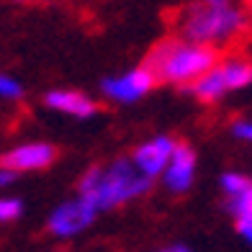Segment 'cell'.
Instances as JSON below:
<instances>
[{"label":"cell","instance_id":"cell-1","mask_svg":"<svg viewBox=\"0 0 252 252\" xmlns=\"http://www.w3.org/2000/svg\"><path fill=\"white\" fill-rule=\"evenodd\" d=\"M150 188L152 180H147L131 165V159H113L106 167L93 165L77 180V196L88 198L98 209V214L139 198Z\"/></svg>","mask_w":252,"mask_h":252},{"label":"cell","instance_id":"cell-2","mask_svg":"<svg viewBox=\"0 0 252 252\" xmlns=\"http://www.w3.org/2000/svg\"><path fill=\"white\" fill-rule=\"evenodd\" d=\"M216 62H219V52L214 47L188 39H167L150 52L144 64L152 70L157 83L190 85L203 72H209Z\"/></svg>","mask_w":252,"mask_h":252},{"label":"cell","instance_id":"cell-3","mask_svg":"<svg viewBox=\"0 0 252 252\" xmlns=\"http://www.w3.org/2000/svg\"><path fill=\"white\" fill-rule=\"evenodd\" d=\"M245 29H247L245 10L232 3H221V5L198 3V5L188 8L186 16L180 18L183 39L206 44V47H214V49L242 36Z\"/></svg>","mask_w":252,"mask_h":252},{"label":"cell","instance_id":"cell-4","mask_svg":"<svg viewBox=\"0 0 252 252\" xmlns=\"http://www.w3.org/2000/svg\"><path fill=\"white\" fill-rule=\"evenodd\" d=\"M95 216H98V209L93 203L83 196H75L70 201L60 203L57 209H52L47 219V229L57 239H72L77 234H83L95 221Z\"/></svg>","mask_w":252,"mask_h":252},{"label":"cell","instance_id":"cell-5","mask_svg":"<svg viewBox=\"0 0 252 252\" xmlns=\"http://www.w3.org/2000/svg\"><path fill=\"white\" fill-rule=\"evenodd\" d=\"M157 85V80L152 75V70L147 64L131 67L129 72L116 75V77H106L100 83L103 95L113 103H136L144 95H150V90Z\"/></svg>","mask_w":252,"mask_h":252},{"label":"cell","instance_id":"cell-6","mask_svg":"<svg viewBox=\"0 0 252 252\" xmlns=\"http://www.w3.org/2000/svg\"><path fill=\"white\" fill-rule=\"evenodd\" d=\"M57 150L47 142H24L18 147H10L8 152L0 155V167L10 170V173H33V170H44L54 162Z\"/></svg>","mask_w":252,"mask_h":252},{"label":"cell","instance_id":"cell-7","mask_svg":"<svg viewBox=\"0 0 252 252\" xmlns=\"http://www.w3.org/2000/svg\"><path fill=\"white\" fill-rule=\"evenodd\" d=\"M196 167H198L196 150H193L190 144L175 142V150H173V155H170L159 180H162V186L170 193H188L193 180H196Z\"/></svg>","mask_w":252,"mask_h":252},{"label":"cell","instance_id":"cell-8","mask_svg":"<svg viewBox=\"0 0 252 252\" xmlns=\"http://www.w3.org/2000/svg\"><path fill=\"white\" fill-rule=\"evenodd\" d=\"M175 150V139L167 134H157L152 136V139H147L144 144L136 147V152L131 157V165L139 170V173L147 178V180H157L159 175H162V170L167 165L170 155H173Z\"/></svg>","mask_w":252,"mask_h":252},{"label":"cell","instance_id":"cell-9","mask_svg":"<svg viewBox=\"0 0 252 252\" xmlns=\"http://www.w3.org/2000/svg\"><path fill=\"white\" fill-rule=\"evenodd\" d=\"M44 103L47 108L57 111V113H64V116H72V119H93L95 116V100L88 98L85 93H77V90H49L44 95Z\"/></svg>","mask_w":252,"mask_h":252},{"label":"cell","instance_id":"cell-10","mask_svg":"<svg viewBox=\"0 0 252 252\" xmlns=\"http://www.w3.org/2000/svg\"><path fill=\"white\" fill-rule=\"evenodd\" d=\"M188 88H190V93L203 103H216L229 93L224 77H221V70H219V62H216L209 72H203L198 80H193Z\"/></svg>","mask_w":252,"mask_h":252},{"label":"cell","instance_id":"cell-11","mask_svg":"<svg viewBox=\"0 0 252 252\" xmlns=\"http://www.w3.org/2000/svg\"><path fill=\"white\" fill-rule=\"evenodd\" d=\"M219 70H221V77H224L229 93L245 90L252 83V64L242 60V57H229V60L219 62Z\"/></svg>","mask_w":252,"mask_h":252},{"label":"cell","instance_id":"cell-12","mask_svg":"<svg viewBox=\"0 0 252 252\" xmlns=\"http://www.w3.org/2000/svg\"><path fill=\"white\" fill-rule=\"evenodd\" d=\"M219 186L221 190L226 193V198H232V196H242V193H252V180L242 173H224L221 180H219Z\"/></svg>","mask_w":252,"mask_h":252},{"label":"cell","instance_id":"cell-13","mask_svg":"<svg viewBox=\"0 0 252 252\" xmlns=\"http://www.w3.org/2000/svg\"><path fill=\"white\" fill-rule=\"evenodd\" d=\"M24 216V201L13 196H0V224H10Z\"/></svg>","mask_w":252,"mask_h":252},{"label":"cell","instance_id":"cell-14","mask_svg":"<svg viewBox=\"0 0 252 252\" xmlns=\"http://www.w3.org/2000/svg\"><path fill=\"white\" fill-rule=\"evenodd\" d=\"M226 211L232 214L234 219H245V216H252V193H242V196L226 198Z\"/></svg>","mask_w":252,"mask_h":252},{"label":"cell","instance_id":"cell-15","mask_svg":"<svg viewBox=\"0 0 252 252\" xmlns=\"http://www.w3.org/2000/svg\"><path fill=\"white\" fill-rule=\"evenodd\" d=\"M0 98L3 100H21L24 98V85L13 75L0 72Z\"/></svg>","mask_w":252,"mask_h":252},{"label":"cell","instance_id":"cell-16","mask_svg":"<svg viewBox=\"0 0 252 252\" xmlns=\"http://www.w3.org/2000/svg\"><path fill=\"white\" fill-rule=\"evenodd\" d=\"M232 136L239 142H250L252 139V121L250 119H237L232 124Z\"/></svg>","mask_w":252,"mask_h":252},{"label":"cell","instance_id":"cell-17","mask_svg":"<svg viewBox=\"0 0 252 252\" xmlns=\"http://www.w3.org/2000/svg\"><path fill=\"white\" fill-rule=\"evenodd\" d=\"M237 221V234L245 239V242H252V216H245V219H234Z\"/></svg>","mask_w":252,"mask_h":252},{"label":"cell","instance_id":"cell-18","mask_svg":"<svg viewBox=\"0 0 252 252\" xmlns=\"http://www.w3.org/2000/svg\"><path fill=\"white\" fill-rule=\"evenodd\" d=\"M13 180H16V173H10V170L0 167V188H8Z\"/></svg>","mask_w":252,"mask_h":252},{"label":"cell","instance_id":"cell-19","mask_svg":"<svg viewBox=\"0 0 252 252\" xmlns=\"http://www.w3.org/2000/svg\"><path fill=\"white\" fill-rule=\"evenodd\" d=\"M157 252H190L188 247H183V245H173V247H165V250H157Z\"/></svg>","mask_w":252,"mask_h":252},{"label":"cell","instance_id":"cell-20","mask_svg":"<svg viewBox=\"0 0 252 252\" xmlns=\"http://www.w3.org/2000/svg\"><path fill=\"white\" fill-rule=\"evenodd\" d=\"M201 3H209V5H221V3H229V0H201Z\"/></svg>","mask_w":252,"mask_h":252},{"label":"cell","instance_id":"cell-21","mask_svg":"<svg viewBox=\"0 0 252 252\" xmlns=\"http://www.w3.org/2000/svg\"><path fill=\"white\" fill-rule=\"evenodd\" d=\"M16 3H29V0H16Z\"/></svg>","mask_w":252,"mask_h":252}]
</instances>
